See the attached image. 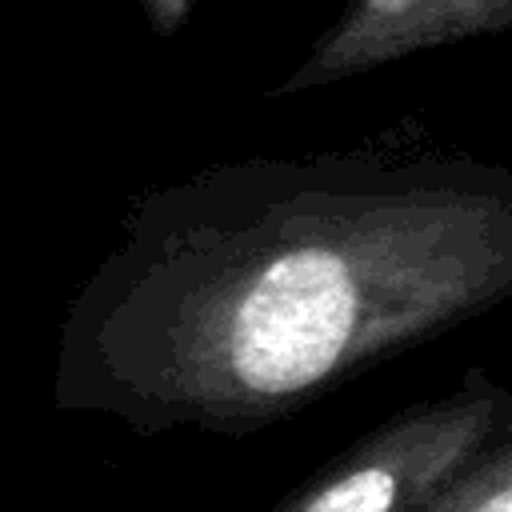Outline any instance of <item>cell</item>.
<instances>
[{
  "mask_svg": "<svg viewBox=\"0 0 512 512\" xmlns=\"http://www.w3.org/2000/svg\"><path fill=\"white\" fill-rule=\"evenodd\" d=\"M152 8H156V16H160L164 24H172V20H180V16H184L188 0H152Z\"/></svg>",
  "mask_w": 512,
  "mask_h": 512,
  "instance_id": "5",
  "label": "cell"
},
{
  "mask_svg": "<svg viewBox=\"0 0 512 512\" xmlns=\"http://www.w3.org/2000/svg\"><path fill=\"white\" fill-rule=\"evenodd\" d=\"M508 28L512 0H348L284 88H316L412 52Z\"/></svg>",
  "mask_w": 512,
  "mask_h": 512,
  "instance_id": "3",
  "label": "cell"
},
{
  "mask_svg": "<svg viewBox=\"0 0 512 512\" xmlns=\"http://www.w3.org/2000/svg\"><path fill=\"white\" fill-rule=\"evenodd\" d=\"M188 260L108 396L144 428L248 436L512 300V168L436 148L260 160L212 192Z\"/></svg>",
  "mask_w": 512,
  "mask_h": 512,
  "instance_id": "1",
  "label": "cell"
},
{
  "mask_svg": "<svg viewBox=\"0 0 512 512\" xmlns=\"http://www.w3.org/2000/svg\"><path fill=\"white\" fill-rule=\"evenodd\" d=\"M508 412L512 388L468 368L448 392L400 408L264 512H420Z\"/></svg>",
  "mask_w": 512,
  "mask_h": 512,
  "instance_id": "2",
  "label": "cell"
},
{
  "mask_svg": "<svg viewBox=\"0 0 512 512\" xmlns=\"http://www.w3.org/2000/svg\"><path fill=\"white\" fill-rule=\"evenodd\" d=\"M420 512H512V412Z\"/></svg>",
  "mask_w": 512,
  "mask_h": 512,
  "instance_id": "4",
  "label": "cell"
}]
</instances>
